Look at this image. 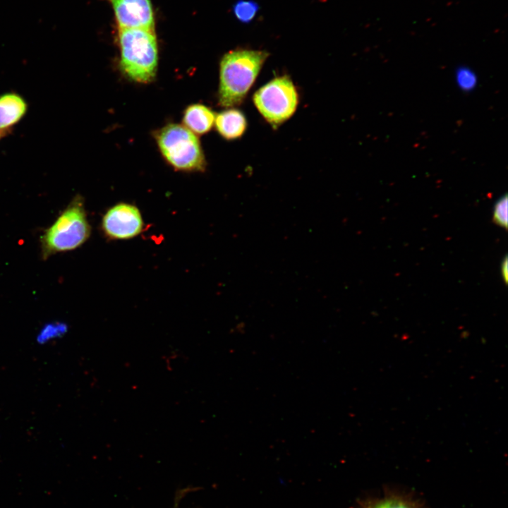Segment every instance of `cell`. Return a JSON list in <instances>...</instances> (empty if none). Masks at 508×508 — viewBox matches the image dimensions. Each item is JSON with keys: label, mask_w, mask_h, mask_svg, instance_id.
Masks as SVG:
<instances>
[{"label": "cell", "mask_w": 508, "mask_h": 508, "mask_svg": "<svg viewBox=\"0 0 508 508\" xmlns=\"http://www.w3.org/2000/svg\"><path fill=\"white\" fill-rule=\"evenodd\" d=\"M214 124L220 135L229 140L241 137L247 128L244 114L236 109H228L217 114Z\"/></svg>", "instance_id": "obj_10"}, {"label": "cell", "mask_w": 508, "mask_h": 508, "mask_svg": "<svg viewBox=\"0 0 508 508\" xmlns=\"http://www.w3.org/2000/svg\"><path fill=\"white\" fill-rule=\"evenodd\" d=\"M90 233L84 198L78 194L42 235V258L78 248L87 241Z\"/></svg>", "instance_id": "obj_3"}, {"label": "cell", "mask_w": 508, "mask_h": 508, "mask_svg": "<svg viewBox=\"0 0 508 508\" xmlns=\"http://www.w3.org/2000/svg\"><path fill=\"white\" fill-rule=\"evenodd\" d=\"M255 106L274 128L291 118L298 104V95L291 78L277 77L259 88L253 95Z\"/></svg>", "instance_id": "obj_5"}, {"label": "cell", "mask_w": 508, "mask_h": 508, "mask_svg": "<svg viewBox=\"0 0 508 508\" xmlns=\"http://www.w3.org/2000/svg\"><path fill=\"white\" fill-rule=\"evenodd\" d=\"M101 226L107 237L114 240H127L142 232L144 222L141 212L136 206L120 202L104 213Z\"/></svg>", "instance_id": "obj_6"}, {"label": "cell", "mask_w": 508, "mask_h": 508, "mask_svg": "<svg viewBox=\"0 0 508 508\" xmlns=\"http://www.w3.org/2000/svg\"><path fill=\"white\" fill-rule=\"evenodd\" d=\"M68 330V325L61 321H53L44 324L37 332L35 340L40 345H44L63 337Z\"/></svg>", "instance_id": "obj_12"}, {"label": "cell", "mask_w": 508, "mask_h": 508, "mask_svg": "<svg viewBox=\"0 0 508 508\" xmlns=\"http://www.w3.org/2000/svg\"><path fill=\"white\" fill-rule=\"evenodd\" d=\"M508 260L507 256L506 255L504 259L502 260V264H501V273L502 277L504 280V282L505 284L507 283L508 279Z\"/></svg>", "instance_id": "obj_17"}, {"label": "cell", "mask_w": 508, "mask_h": 508, "mask_svg": "<svg viewBox=\"0 0 508 508\" xmlns=\"http://www.w3.org/2000/svg\"><path fill=\"white\" fill-rule=\"evenodd\" d=\"M507 194L500 198L493 207L492 221L502 227L507 228L508 225V201Z\"/></svg>", "instance_id": "obj_15"}, {"label": "cell", "mask_w": 508, "mask_h": 508, "mask_svg": "<svg viewBox=\"0 0 508 508\" xmlns=\"http://www.w3.org/2000/svg\"><path fill=\"white\" fill-rule=\"evenodd\" d=\"M269 55L265 51L238 49L223 56L219 66L220 106L234 107L243 102Z\"/></svg>", "instance_id": "obj_1"}, {"label": "cell", "mask_w": 508, "mask_h": 508, "mask_svg": "<svg viewBox=\"0 0 508 508\" xmlns=\"http://www.w3.org/2000/svg\"><path fill=\"white\" fill-rule=\"evenodd\" d=\"M3 138H3L2 135H1V133H0V140H1V139H3Z\"/></svg>", "instance_id": "obj_18"}, {"label": "cell", "mask_w": 508, "mask_h": 508, "mask_svg": "<svg viewBox=\"0 0 508 508\" xmlns=\"http://www.w3.org/2000/svg\"><path fill=\"white\" fill-rule=\"evenodd\" d=\"M455 80L457 86L464 92L473 90L477 85L478 78L476 73L469 67L459 66L455 72Z\"/></svg>", "instance_id": "obj_14"}, {"label": "cell", "mask_w": 508, "mask_h": 508, "mask_svg": "<svg viewBox=\"0 0 508 508\" xmlns=\"http://www.w3.org/2000/svg\"><path fill=\"white\" fill-rule=\"evenodd\" d=\"M28 109L29 104L20 93L8 90L0 94V133L4 138L13 134Z\"/></svg>", "instance_id": "obj_8"}, {"label": "cell", "mask_w": 508, "mask_h": 508, "mask_svg": "<svg viewBox=\"0 0 508 508\" xmlns=\"http://www.w3.org/2000/svg\"><path fill=\"white\" fill-rule=\"evenodd\" d=\"M353 508H426L421 499L411 492L385 490L379 496L358 500Z\"/></svg>", "instance_id": "obj_9"}, {"label": "cell", "mask_w": 508, "mask_h": 508, "mask_svg": "<svg viewBox=\"0 0 508 508\" xmlns=\"http://www.w3.org/2000/svg\"><path fill=\"white\" fill-rule=\"evenodd\" d=\"M190 490H191V488H188L178 490L176 493V497H175L173 508H179V504H180L181 499L188 492H189Z\"/></svg>", "instance_id": "obj_16"}, {"label": "cell", "mask_w": 508, "mask_h": 508, "mask_svg": "<svg viewBox=\"0 0 508 508\" xmlns=\"http://www.w3.org/2000/svg\"><path fill=\"white\" fill-rule=\"evenodd\" d=\"M120 68L131 80L149 83L156 77L158 49L155 30L144 28L119 29Z\"/></svg>", "instance_id": "obj_2"}, {"label": "cell", "mask_w": 508, "mask_h": 508, "mask_svg": "<svg viewBox=\"0 0 508 508\" xmlns=\"http://www.w3.org/2000/svg\"><path fill=\"white\" fill-rule=\"evenodd\" d=\"M113 6L119 29L154 30V14L150 0H108Z\"/></svg>", "instance_id": "obj_7"}, {"label": "cell", "mask_w": 508, "mask_h": 508, "mask_svg": "<svg viewBox=\"0 0 508 508\" xmlns=\"http://www.w3.org/2000/svg\"><path fill=\"white\" fill-rule=\"evenodd\" d=\"M260 9L259 5L253 0H238L232 6L234 16L243 23H250Z\"/></svg>", "instance_id": "obj_13"}, {"label": "cell", "mask_w": 508, "mask_h": 508, "mask_svg": "<svg viewBox=\"0 0 508 508\" xmlns=\"http://www.w3.org/2000/svg\"><path fill=\"white\" fill-rule=\"evenodd\" d=\"M154 135L163 157L175 169L183 171L205 169V157L199 139L186 126L169 123Z\"/></svg>", "instance_id": "obj_4"}, {"label": "cell", "mask_w": 508, "mask_h": 508, "mask_svg": "<svg viewBox=\"0 0 508 508\" xmlns=\"http://www.w3.org/2000/svg\"><path fill=\"white\" fill-rule=\"evenodd\" d=\"M215 114L209 107L194 104L188 106L183 112L184 126L193 133L202 135L210 131L214 124Z\"/></svg>", "instance_id": "obj_11"}]
</instances>
